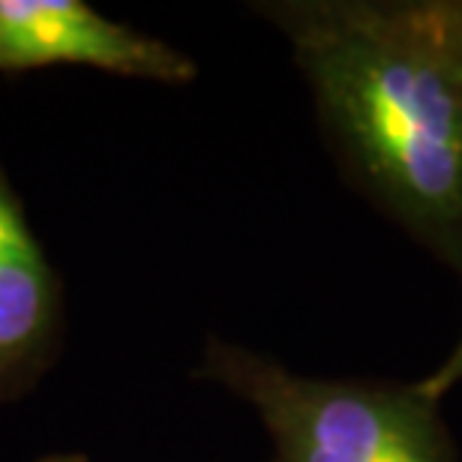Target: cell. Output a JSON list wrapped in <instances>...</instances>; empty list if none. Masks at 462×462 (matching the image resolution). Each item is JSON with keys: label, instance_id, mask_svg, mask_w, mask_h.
Returning <instances> with one entry per match:
<instances>
[{"label": "cell", "instance_id": "cell-1", "mask_svg": "<svg viewBox=\"0 0 462 462\" xmlns=\"http://www.w3.org/2000/svg\"><path fill=\"white\" fill-rule=\"evenodd\" d=\"M319 112L369 187L430 228L462 226V6L267 4Z\"/></svg>", "mask_w": 462, "mask_h": 462}, {"label": "cell", "instance_id": "cell-2", "mask_svg": "<svg viewBox=\"0 0 462 462\" xmlns=\"http://www.w3.org/2000/svg\"><path fill=\"white\" fill-rule=\"evenodd\" d=\"M196 378L255 405L273 439V462H450L432 405L414 391L328 382L210 339Z\"/></svg>", "mask_w": 462, "mask_h": 462}, {"label": "cell", "instance_id": "cell-3", "mask_svg": "<svg viewBox=\"0 0 462 462\" xmlns=\"http://www.w3.org/2000/svg\"><path fill=\"white\" fill-rule=\"evenodd\" d=\"M90 67L112 76L187 85L196 63L81 0H0V72Z\"/></svg>", "mask_w": 462, "mask_h": 462}, {"label": "cell", "instance_id": "cell-4", "mask_svg": "<svg viewBox=\"0 0 462 462\" xmlns=\"http://www.w3.org/2000/svg\"><path fill=\"white\" fill-rule=\"evenodd\" d=\"M60 348V276L0 165V405L31 393Z\"/></svg>", "mask_w": 462, "mask_h": 462}, {"label": "cell", "instance_id": "cell-5", "mask_svg": "<svg viewBox=\"0 0 462 462\" xmlns=\"http://www.w3.org/2000/svg\"><path fill=\"white\" fill-rule=\"evenodd\" d=\"M462 382V337L459 343L454 346V351L448 355V360L441 364L436 373H430L423 382L414 387V396H420L423 402L436 405V400H441L450 387H457Z\"/></svg>", "mask_w": 462, "mask_h": 462}, {"label": "cell", "instance_id": "cell-6", "mask_svg": "<svg viewBox=\"0 0 462 462\" xmlns=\"http://www.w3.org/2000/svg\"><path fill=\"white\" fill-rule=\"evenodd\" d=\"M36 462H90V459L85 454H49V457L36 459Z\"/></svg>", "mask_w": 462, "mask_h": 462}]
</instances>
